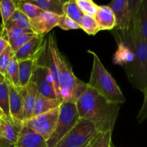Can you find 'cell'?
<instances>
[{"instance_id": "obj_25", "label": "cell", "mask_w": 147, "mask_h": 147, "mask_svg": "<svg viewBox=\"0 0 147 147\" xmlns=\"http://www.w3.org/2000/svg\"><path fill=\"white\" fill-rule=\"evenodd\" d=\"M11 26H17V27H22V28L31 30L30 29V20L25 14H23L21 11L17 9L4 27H11Z\"/></svg>"}, {"instance_id": "obj_30", "label": "cell", "mask_w": 147, "mask_h": 147, "mask_svg": "<svg viewBox=\"0 0 147 147\" xmlns=\"http://www.w3.org/2000/svg\"><path fill=\"white\" fill-rule=\"evenodd\" d=\"M76 3L83 14L95 17L98 5L92 0H76Z\"/></svg>"}, {"instance_id": "obj_28", "label": "cell", "mask_w": 147, "mask_h": 147, "mask_svg": "<svg viewBox=\"0 0 147 147\" xmlns=\"http://www.w3.org/2000/svg\"><path fill=\"white\" fill-rule=\"evenodd\" d=\"M80 28L88 35H96L100 30L94 17L83 14L78 23Z\"/></svg>"}, {"instance_id": "obj_31", "label": "cell", "mask_w": 147, "mask_h": 147, "mask_svg": "<svg viewBox=\"0 0 147 147\" xmlns=\"http://www.w3.org/2000/svg\"><path fill=\"white\" fill-rule=\"evenodd\" d=\"M36 34H34V33H27V34H23L22 36L19 37L18 39L14 40L12 42L9 43V45L10 48H11L14 55L23 45H24L27 42L30 41V40Z\"/></svg>"}, {"instance_id": "obj_34", "label": "cell", "mask_w": 147, "mask_h": 147, "mask_svg": "<svg viewBox=\"0 0 147 147\" xmlns=\"http://www.w3.org/2000/svg\"><path fill=\"white\" fill-rule=\"evenodd\" d=\"M144 95V98L143 103L136 118V120L139 123H142L147 119V86Z\"/></svg>"}, {"instance_id": "obj_2", "label": "cell", "mask_w": 147, "mask_h": 147, "mask_svg": "<svg viewBox=\"0 0 147 147\" xmlns=\"http://www.w3.org/2000/svg\"><path fill=\"white\" fill-rule=\"evenodd\" d=\"M122 34L133 53L131 61L125 65L126 76L132 86L144 93L147 86V41L133 21L129 31Z\"/></svg>"}, {"instance_id": "obj_5", "label": "cell", "mask_w": 147, "mask_h": 147, "mask_svg": "<svg viewBox=\"0 0 147 147\" xmlns=\"http://www.w3.org/2000/svg\"><path fill=\"white\" fill-rule=\"evenodd\" d=\"M54 131L47 141L48 147H55L80 120L76 103L62 102Z\"/></svg>"}, {"instance_id": "obj_32", "label": "cell", "mask_w": 147, "mask_h": 147, "mask_svg": "<svg viewBox=\"0 0 147 147\" xmlns=\"http://www.w3.org/2000/svg\"><path fill=\"white\" fill-rule=\"evenodd\" d=\"M57 27H59L63 30H78V29H80V26H79V24L77 22H76L73 20L69 18L65 14L60 16Z\"/></svg>"}, {"instance_id": "obj_13", "label": "cell", "mask_w": 147, "mask_h": 147, "mask_svg": "<svg viewBox=\"0 0 147 147\" xmlns=\"http://www.w3.org/2000/svg\"><path fill=\"white\" fill-rule=\"evenodd\" d=\"M9 109L11 117L13 119L23 121L24 88H17L9 83Z\"/></svg>"}, {"instance_id": "obj_22", "label": "cell", "mask_w": 147, "mask_h": 147, "mask_svg": "<svg viewBox=\"0 0 147 147\" xmlns=\"http://www.w3.org/2000/svg\"><path fill=\"white\" fill-rule=\"evenodd\" d=\"M4 77L10 84L17 88H22V87H20V81H19L18 61L16 60L14 57H13L9 63L6 69Z\"/></svg>"}, {"instance_id": "obj_38", "label": "cell", "mask_w": 147, "mask_h": 147, "mask_svg": "<svg viewBox=\"0 0 147 147\" xmlns=\"http://www.w3.org/2000/svg\"><path fill=\"white\" fill-rule=\"evenodd\" d=\"M83 147H90V143H89L88 144L86 145V146H83Z\"/></svg>"}, {"instance_id": "obj_21", "label": "cell", "mask_w": 147, "mask_h": 147, "mask_svg": "<svg viewBox=\"0 0 147 147\" xmlns=\"http://www.w3.org/2000/svg\"><path fill=\"white\" fill-rule=\"evenodd\" d=\"M0 111L2 113V118L13 119L10 115L9 83L7 80L0 85Z\"/></svg>"}, {"instance_id": "obj_7", "label": "cell", "mask_w": 147, "mask_h": 147, "mask_svg": "<svg viewBox=\"0 0 147 147\" xmlns=\"http://www.w3.org/2000/svg\"><path fill=\"white\" fill-rule=\"evenodd\" d=\"M59 111L60 109L57 107L42 114L33 116L24 123L31 130L42 136L47 142L55 129Z\"/></svg>"}, {"instance_id": "obj_24", "label": "cell", "mask_w": 147, "mask_h": 147, "mask_svg": "<svg viewBox=\"0 0 147 147\" xmlns=\"http://www.w3.org/2000/svg\"><path fill=\"white\" fill-rule=\"evenodd\" d=\"M15 3L16 9L21 11L23 14H25L29 20H32L34 18L37 17L39 14H41L43 11H42L40 9L36 7L34 4L29 2L27 0H20V1H14Z\"/></svg>"}, {"instance_id": "obj_26", "label": "cell", "mask_w": 147, "mask_h": 147, "mask_svg": "<svg viewBox=\"0 0 147 147\" xmlns=\"http://www.w3.org/2000/svg\"><path fill=\"white\" fill-rule=\"evenodd\" d=\"M63 12L64 14L67 15L69 18L77 22L78 24L80 22V19L83 15L78 6L77 5L76 0L65 1L63 7Z\"/></svg>"}, {"instance_id": "obj_29", "label": "cell", "mask_w": 147, "mask_h": 147, "mask_svg": "<svg viewBox=\"0 0 147 147\" xmlns=\"http://www.w3.org/2000/svg\"><path fill=\"white\" fill-rule=\"evenodd\" d=\"M112 132L98 133L90 142V147H110L111 146Z\"/></svg>"}, {"instance_id": "obj_16", "label": "cell", "mask_w": 147, "mask_h": 147, "mask_svg": "<svg viewBox=\"0 0 147 147\" xmlns=\"http://www.w3.org/2000/svg\"><path fill=\"white\" fill-rule=\"evenodd\" d=\"M99 30H112L116 27V20L111 9L108 5L98 6L94 17Z\"/></svg>"}, {"instance_id": "obj_37", "label": "cell", "mask_w": 147, "mask_h": 147, "mask_svg": "<svg viewBox=\"0 0 147 147\" xmlns=\"http://www.w3.org/2000/svg\"><path fill=\"white\" fill-rule=\"evenodd\" d=\"M5 80L6 79L4 75L1 74V73H0V85H1L2 83H4V82L5 81Z\"/></svg>"}, {"instance_id": "obj_1", "label": "cell", "mask_w": 147, "mask_h": 147, "mask_svg": "<svg viewBox=\"0 0 147 147\" xmlns=\"http://www.w3.org/2000/svg\"><path fill=\"white\" fill-rule=\"evenodd\" d=\"M76 105L80 119L93 123L98 133L113 132L121 104L109 101L88 86Z\"/></svg>"}, {"instance_id": "obj_17", "label": "cell", "mask_w": 147, "mask_h": 147, "mask_svg": "<svg viewBox=\"0 0 147 147\" xmlns=\"http://www.w3.org/2000/svg\"><path fill=\"white\" fill-rule=\"evenodd\" d=\"M37 87L32 80L27 87L24 88V109H23V121L30 120L33 116L34 103H35Z\"/></svg>"}, {"instance_id": "obj_27", "label": "cell", "mask_w": 147, "mask_h": 147, "mask_svg": "<svg viewBox=\"0 0 147 147\" xmlns=\"http://www.w3.org/2000/svg\"><path fill=\"white\" fill-rule=\"evenodd\" d=\"M15 10L16 6L14 0H0V14L2 20L1 27L5 26Z\"/></svg>"}, {"instance_id": "obj_11", "label": "cell", "mask_w": 147, "mask_h": 147, "mask_svg": "<svg viewBox=\"0 0 147 147\" xmlns=\"http://www.w3.org/2000/svg\"><path fill=\"white\" fill-rule=\"evenodd\" d=\"M131 21L137 25L142 36L147 41V0H129Z\"/></svg>"}, {"instance_id": "obj_12", "label": "cell", "mask_w": 147, "mask_h": 147, "mask_svg": "<svg viewBox=\"0 0 147 147\" xmlns=\"http://www.w3.org/2000/svg\"><path fill=\"white\" fill-rule=\"evenodd\" d=\"M44 38L45 37L36 34L14 54V57L17 61L32 58L37 59L44 48L45 42Z\"/></svg>"}, {"instance_id": "obj_4", "label": "cell", "mask_w": 147, "mask_h": 147, "mask_svg": "<svg viewBox=\"0 0 147 147\" xmlns=\"http://www.w3.org/2000/svg\"><path fill=\"white\" fill-rule=\"evenodd\" d=\"M88 53L92 55L93 57V67L88 86L111 103H124L126 99L120 88L111 75L105 68L98 56L91 50H88Z\"/></svg>"}, {"instance_id": "obj_3", "label": "cell", "mask_w": 147, "mask_h": 147, "mask_svg": "<svg viewBox=\"0 0 147 147\" xmlns=\"http://www.w3.org/2000/svg\"><path fill=\"white\" fill-rule=\"evenodd\" d=\"M49 45L58 71L60 100L76 103L88 87V83L79 80L73 73L71 66L57 46L54 35L48 39Z\"/></svg>"}, {"instance_id": "obj_42", "label": "cell", "mask_w": 147, "mask_h": 147, "mask_svg": "<svg viewBox=\"0 0 147 147\" xmlns=\"http://www.w3.org/2000/svg\"><path fill=\"white\" fill-rule=\"evenodd\" d=\"M110 147H116V146H113V145H112V144H111V146H110Z\"/></svg>"}, {"instance_id": "obj_39", "label": "cell", "mask_w": 147, "mask_h": 147, "mask_svg": "<svg viewBox=\"0 0 147 147\" xmlns=\"http://www.w3.org/2000/svg\"><path fill=\"white\" fill-rule=\"evenodd\" d=\"M1 30H2V27L0 25V34H1Z\"/></svg>"}, {"instance_id": "obj_23", "label": "cell", "mask_w": 147, "mask_h": 147, "mask_svg": "<svg viewBox=\"0 0 147 147\" xmlns=\"http://www.w3.org/2000/svg\"><path fill=\"white\" fill-rule=\"evenodd\" d=\"M27 33H33V32L29 29L22 28L17 26H11V27H6L2 28L0 37H4L9 44L22 36L23 34Z\"/></svg>"}, {"instance_id": "obj_41", "label": "cell", "mask_w": 147, "mask_h": 147, "mask_svg": "<svg viewBox=\"0 0 147 147\" xmlns=\"http://www.w3.org/2000/svg\"><path fill=\"white\" fill-rule=\"evenodd\" d=\"M0 115H1V117H2V113H1V111H0Z\"/></svg>"}, {"instance_id": "obj_36", "label": "cell", "mask_w": 147, "mask_h": 147, "mask_svg": "<svg viewBox=\"0 0 147 147\" xmlns=\"http://www.w3.org/2000/svg\"><path fill=\"white\" fill-rule=\"evenodd\" d=\"M0 147H14V145L0 137Z\"/></svg>"}, {"instance_id": "obj_18", "label": "cell", "mask_w": 147, "mask_h": 147, "mask_svg": "<svg viewBox=\"0 0 147 147\" xmlns=\"http://www.w3.org/2000/svg\"><path fill=\"white\" fill-rule=\"evenodd\" d=\"M37 59L32 58L18 61L19 81L20 87H27L31 81L34 69L37 65Z\"/></svg>"}, {"instance_id": "obj_6", "label": "cell", "mask_w": 147, "mask_h": 147, "mask_svg": "<svg viewBox=\"0 0 147 147\" xmlns=\"http://www.w3.org/2000/svg\"><path fill=\"white\" fill-rule=\"evenodd\" d=\"M98 134L92 123L80 119L76 126L55 147H83L88 144Z\"/></svg>"}, {"instance_id": "obj_8", "label": "cell", "mask_w": 147, "mask_h": 147, "mask_svg": "<svg viewBox=\"0 0 147 147\" xmlns=\"http://www.w3.org/2000/svg\"><path fill=\"white\" fill-rule=\"evenodd\" d=\"M31 80L35 83L37 92L40 94L51 98H57L55 91L53 76L47 67L37 65Z\"/></svg>"}, {"instance_id": "obj_14", "label": "cell", "mask_w": 147, "mask_h": 147, "mask_svg": "<svg viewBox=\"0 0 147 147\" xmlns=\"http://www.w3.org/2000/svg\"><path fill=\"white\" fill-rule=\"evenodd\" d=\"M24 121L2 118L0 123V137L14 145L22 131Z\"/></svg>"}, {"instance_id": "obj_35", "label": "cell", "mask_w": 147, "mask_h": 147, "mask_svg": "<svg viewBox=\"0 0 147 147\" xmlns=\"http://www.w3.org/2000/svg\"><path fill=\"white\" fill-rule=\"evenodd\" d=\"M7 46H9L8 42L4 37H0V55L4 52V50L7 48Z\"/></svg>"}, {"instance_id": "obj_10", "label": "cell", "mask_w": 147, "mask_h": 147, "mask_svg": "<svg viewBox=\"0 0 147 147\" xmlns=\"http://www.w3.org/2000/svg\"><path fill=\"white\" fill-rule=\"evenodd\" d=\"M60 16L53 13L42 11L37 17L30 20V29L33 33L45 37L53 28L57 27Z\"/></svg>"}, {"instance_id": "obj_20", "label": "cell", "mask_w": 147, "mask_h": 147, "mask_svg": "<svg viewBox=\"0 0 147 147\" xmlns=\"http://www.w3.org/2000/svg\"><path fill=\"white\" fill-rule=\"evenodd\" d=\"M43 11L53 13L58 16L64 14L63 7L65 1L61 0H27Z\"/></svg>"}, {"instance_id": "obj_9", "label": "cell", "mask_w": 147, "mask_h": 147, "mask_svg": "<svg viewBox=\"0 0 147 147\" xmlns=\"http://www.w3.org/2000/svg\"><path fill=\"white\" fill-rule=\"evenodd\" d=\"M116 20V27L121 33L129 31L131 22V14L129 8V0H113L109 4Z\"/></svg>"}, {"instance_id": "obj_33", "label": "cell", "mask_w": 147, "mask_h": 147, "mask_svg": "<svg viewBox=\"0 0 147 147\" xmlns=\"http://www.w3.org/2000/svg\"><path fill=\"white\" fill-rule=\"evenodd\" d=\"M13 57H14V54H13L9 45L7 46V48L0 55V73L4 76L5 74L7 65Z\"/></svg>"}, {"instance_id": "obj_15", "label": "cell", "mask_w": 147, "mask_h": 147, "mask_svg": "<svg viewBox=\"0 0 147 147\" xmlns=\"http://www.w3.org/2000/svg\"><path fill=\"white\" fill-rule=\"evenodd\" d=\"M14 147H48L44 138L28 128L24 123Z\"/></svg>"}, {"instance_id": "obj_19", "label": "cell", "mask_w": 147, "mask_h": 147, "mask_svg": "<svg viewBox=\"0 0 147 147\" xmlns=\"http://www.w3.org/2000/svg\"><path fill=\"white\" fill-rule=\"evenodd\" d=\"M60 103L61 101L58 98H51L46 97L40 94L39 92H37L34 110H33V116L42 114L52 109L59 107Z\"/></svg>"}, {"instance_id": "obj_40", "label": "cell", "mask_w": 147, "mask_h": 147, "mask_svg": "<svg viewBox=\"0 0 147 147\" xmlns=\"http://www.w3.org/2000/svg\"><path fill=\"white\" fill-rule=\"evenodd\" d=\"M1 119H2V117H1V115H0V123H1Z\"/></svg>"}]
</instances>
